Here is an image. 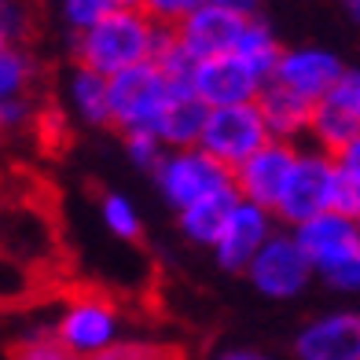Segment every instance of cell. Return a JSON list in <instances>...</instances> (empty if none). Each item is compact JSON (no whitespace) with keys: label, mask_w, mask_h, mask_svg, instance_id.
Instances as JSON below:
<instances>
[{"label":"cell","mask_w":360,"mask_h":360,"mask_svg":"<svg viewBox=\"0 0 360 360\" xmlns=\"http://www.w3.org/2000/svg\"><path fill=\"white\" fill-rule=\"evenodd\" d=\"M8 360H81V356H74L48 327V331H34V335H22L19 342H11Z\"/></svg>","instance_id":"25"},{"label":"cell","mask_w":360,"mask_h":360,"mask_svg":"<svg viewBox=\"0 0 360 360\" xmlns=\"http://www.w3.org/2000/svg\"><path fill=\"white\" fill-rule=\"evenodd\" d=\"M151 176H155L158 195L176 210V214L188 210V206H195L199 199H206V195L224 191V188L236 184V173L228 169L224 162H217L210 151H202V147L169 151Z\"/></svg>","instance_id":"4"},{"label":"cell","mask_w":360,"mask_h":360,"mask_svg":"<svg viewBox=\"0 0 360 360\" xmlns=\"http://www.w3.org/2000/svg\"><path fill=\"white\" fill-rule=\"evenodd\" d=\"M269 81H261L247 63L239 56H214V59H202L195 63L191 70V92L199 100L217 110V107H239V103H257L261 92H265Z\"/></svg>","instance_id":"9"},{"label":"cell","mask_w":360,"mask_h":360,"mask_svg":"<svg viewBox=\"0 0 360 360\" xmlns=\"http://www.w3.org/2000/svg\"><path fill=\"white\" fill-rule=\"evenodd\" d=\"M290 232L298 236V243L305 247L320 280L327 272H335L338 265H346L353 254H360V221L338 214V210H327V214L290 228Z\"/></svg>","instance_id":"14"},{"label":"cell","mask_w":360,"mask_h":360,"mask_svg":"<svg viewBox=\"0 0 360 360\" xmlns=\"http://www.w3.org/2000/svg\"><path fill=\"white\" fill-rule=\"evenodd\" d=\"M206 114L210 107L191 92V85L176 89L173 100L162 114V122L155 129V136L169 147V151H184V147H199L202 140V129H206Z\"/></svg>","instance_id":"19"},{"label":"cell","mask_w":360,"mask_h":360,"mask_svg":"<svg viewBox=\"0 0 360 360\" xmlns=\"http://www.w3.org/2000/svg\"><path fill=\"white\" fill-rule=\"evenodd\" d=\"M52 331L74 356L85 360V356H96L118 342L122 313L103 294H74V298H67L59 305Z\"/></svg>","instance_id":"5"},{"label":"cell","mask_w":360,"mask_h":360,"mask_svg":"<svg viewBox=\"0 0 360 360\" xmlns=\"http://www.w3.org/2000/svg\"><path fill=\"white\" fill-rule=\"evenodd\" d=\"M335 162H338V169H342V173H349V176L360 180V136H356L353 143L342 147V151L335 155Z\"/></svg>","instance_id":"32"},{"label":"cell","mask_w":360,"mask_h":360,"mask_svg":"<svg viewBox=\"0 0 360 360\" xmlns=\"http://www.w3.org/2000/svg\"><path fill=\"white\" fill-rule=\"evenodd\" d=\"M114 4H118V8H143L147 0H114Z\"/></svg>","instance_id":"36"},{"label":"cell","mask_w":360,"mask_h":360,"mask_svg":"<svg viewBox=\"0 0 360 360\" xmlns=\"http://www.w3.org/2000/svg\"><path fill=\"white\" fill-rule=\"evenodd\" d=\"M206 0H147L143 11L151 15L158 26H180L191 11H199Z\"/></svg>","instance_id":"29"},{"label":"cell","mask_w":360,"mask_h":360,"mask_svg":"<svg viewBox=\"0 0 360 360\" xmlns=\"http://www.w3.org/2000/svg\"><path fill=\"white\" fill-rule=\"evenodd\" d=\"M335 210L353 217V221H360V180L342 173V169H338V180H335Z\"/></svg>","instance_id":"30"},{"label":"cell","mask_w":360,"mask_h":360,"mask_svg":"<svg viewBox=\"0 0 360 360\" xmlns=\"http://www.w3.org/2000/svg\"><path fill=\"white\" fill-rule=\"evenodd\" d=\"M56 8H59V22L67 26V34L77 37V34H85V30H92L118 4H114V0H59Z\"/></svg>","instance_id":"26"},{"label":"cell","mask_w":360,"mask_h":360,"mask_svg":"<svg viewBox=\"0 0 360 360\" xmlns=\"http://www.w3.org/2000/svg\"><path fill=\"white\" fill-rule=\"evenodd\" d=\"M37 34V11L26 0H0V41L30 48Z\"/></svg>","instance_id":"24"},{"label":"cell","mask_w":360,"mask_h":360,"mask_svg":"<svg viewBox=\"0 0 360 360\" xmlns=\"http://www.w3.org/2000/svg\"><path fill=\"white\" fill-rule=\"evenodd\" d=\"M166 26H158L143 8H114L85 34L70 37L74 63L103 77H118L133 67H143L158 56Z\"/></svg>","instance_id":"1"},{"label":"cell","mask_w":360,"mask_h":360,"mask_svg":"<svg viewBox=\"0 0 360 360\" xmlns=\"http://www.w3.org/2000/svg\"><path fill=\"white\" fill-rule=\"evenodd\" d=\"M342 11H346V19L360 30V0H342Z\"/></svg>","instance_id":"35"},{"label":"cell","mask_w":360,"mask_h":360,"mask_svg":"<svg viewBox=\"0 0 360 360\" xmlns=\"http://www.w3.org/2000/svg\"><path fill=\"white\" fill-rule=\"evenodd\" d=\"M214 360H276V356L261 353V349H247V346H236V349H224V353H217Z\"/></svg>","instance_id":"34"},{"label":"cell","mask_w":360,"mask_h":360,"mask_svg":"<svg viewBox=\"0 0 360 360\" xmlns=\"http://www.w3.org/2000/svg\"><path fill=\"white\" fill-rule=\"evenodd\" d=\"M349 67L342 63V56H335L331 48H320V44H302V48H287L280 67H276L272 81L283 85L290 92H298L302 100L309 103H320L323 96H331L335 85L342 81Z\"/></svg>","instance_id":"10"},{"label":"cell","mask_w":360,"mask_h":360,"mask_svg":"<svg viewBox=\"0 0 360 360\" xmlns=\"http://www.w3.org/2000/svg\"><path fill=\"white\" fill-rule=\"evenodd\" d=\"M302 143H283V140H269L257 155H250L243 166L236 169V191L247 202H257L276 214V202L290 180V169L298 162Z\"/></svg>","instance_id":"12"},{"label":"cell","mask_w":360,"mask_h":360,"mask_svg":"<svg viewBox=\"0 0 360 360\" xmlns=\"http://www.w3.org/2000/svg\"><path fill=\"white\" fill-rule=\"evenodd\" d=\"M63 103L81 125L110 129V77L70 63V70L63 74Z\"/></svg>","instance_id":"16"},{"label":"cell","mask_w":360,"mask_h":360,"mask_svg":"<svg viewBox=\"0 0 360 360\" xmlns=\"http://www.w3.org/2000/svg\"><path fill=\"white\" fill-rule=\"evenodd\" d=\"M356 136H360V70L349 67L346 74H342V81L335 85V92L323 96V100L316 103L309 143L338 155L342 147L353 143Z\"/></svg>","instance_id":"13"},{"label":"cell","mask_w":360,"mask_h":360,"mask_svg":"<svg viewBox=\"0 0 360 360\" xmlns=\"http://www.w3.org/2000/svg\"><path fill=\"white\" fill-rule=\"evenodd\" d=\"M41 100L37 96H22V100H0V122L4 133H26V129L41 125Z\"/></svg>","instance_id":"28"},{"label":"cell","mask_w":360,"mask_h":360,"mask_svg":"<svg viewBox=\"0 0 360 360\" xmlns=\"http://www.w3.org/2000/svg\"><path fill=\"white\" fill-rule=\"evenodd\" d=\"M85 360H184V349L158 338H118L110 349Z\"/></svg>","instance_id":"23"},{"label":"cell","mask_w":360,"mask_h":360,"mask_svg":"<svg viewBox=\"0 0 360 360\" xmlns=\"http://www.w3.org/2000/svg\"><path fill=\"white\" fill-rule=\"evenodd\" d=\"M210 4H221L228 11L243 15V19H257V11H261V0H210Z\"/></svg>","instance_id":"33"},{"label":"cell","mask_w":360,"mask_h":360,"mask_svg":"<svg viewBox=\"0 0 360 360\" xmlns=\"http://www.w3.org/2000/svg\"><path fill=\"white\" fill-rule=\"evenodd\" d=\"M243 26H247V19L236 11H228L221 4H206L199 11H191L180 26H173V34L176 41L184 44V52L195 59V63H202V59H214V56H228L236 48L239 34H243Z\"/></svg>","instance_id":"15"},{"label":"cell","mask_w":360,"mask_h":360,"mask_svg":"<svg viewBox=\"0 0 360 360\" xmlns=\"http://www.w3.org/2000/svg\"><path fill=\"white\" fill-rule=\"evenodd\" d=\"M100 221L103 228L122 239V243H140L143 239V221H140V210L133 206L129 195H118V191H107L100 195Z\"/></svg>","instance_id":"22"},{"label":"cell","mask_w":360,"mask_h":360,"mask_svg":"<svg viewBox=\"0 0 360 360\" xmlns=\"http://www.w3.org/2000/svg\"><path fill=\"white\" fill-rule=\"evenodd\" d=\"M294 360H360V309H331L294 335Z\"/></svg>","instance_id":"11"},{"label":"cell","mask_w":360,"mask_h":360,"mask_svg":"<svg viewBox=\"0 0 360 360\" xmlns=\"http://www.w3.org/2000/svg\"><path fill=\"white\" fill-rule=\"evenodd\" d=\"M176 89L184 85H176L155 59L110 77V129H118L122 136L155 133Z\"/></svg>","instance_id":"2"},{"label":"cell","mask_w":360,"mask_h":360,"mask_svg":"<svg viewBox=\"0 0 360 360\" xmlns=\"http://www.w3.org/2000/svg\"><path fill=\"white\" fill-rule=\"evenodd\" d=\"M257 107H261V114H265V122H269L272 140L298 143V140H309V133H313L316 103L302 100L298 92H290V89H283V85H276V81H269V85H265V92H261Z\"/></svg>","instance_id":"17"},{"label":"cell","mask_w":360,"mask_h":360,"mask_svg":"<svg viewBox=\"0 0 360 360\" xmlns=\"http://www.w3.org/2000/svg\"><path fill=\"white\" fill-rule=\"evenodd\" d=\"M287 48L280 44V37H276V30L261 19H247V26H243V34L232 48V56H239L247 67L261 77V81H272L276 67H280V59H283Z\"/></svg>","instance_id":"20"},{"label":"cell","mask_w":360,"mask_h":360,"mask_svg":"<svg viewBox=\"0 0 360 360\" xmlns=\"http://www.w3.org/2000/svg\"><path fill=\"white\" fill-rule=\"evenodd\" d=\"M37 81H41V63L34 59L30 48L19 44L0 48V100L37 96Z\"/></svg>","instance_id":"21"},{"label":"cell","mask_w":360,"mask_h":360,"mask_svg":"<svg viewBox=\"0 0 360 360\" xmlns=\"http://www.w3.org/2000/svg\"><path fill=\"white\" fill-rule=\"evenodd\" d=\"M335 180H338L335 155L316 143L302 147L287 188L280 195V202H276V221L283 228H298L305 221L327 214V210H335Z\"/></svg>","instance_id":"3"},{"label":"cell","mask_w":360,"mask_h":360,"mask_svg":"<svg viewBox=\"0 0 360 360\" xmlns=\"http://www.w3.org/2000/svg\"><path fill=\"white\" fill-rule=\"evenodd\" d=\"M269 140H272V133H269V122H265V114H261V107L257 103H239V107H217V110L206 114V129H202L199 147L236 173L243 162L250 155H257Z\"/></svg>","instance_id":"7"},{"label":"cell","mask_w":360,"mask_h":360,"mask_svg":"<svg viewBox=\"0 0 360 360\" xmlns=\"http://www.w3.org/2000/svg\"><path fill=\"white\" fill-rule=\"evenodd\" d=\"M122 143H125L129 162H133L136 169H143V173H155L162 166V158L169 155V147L162 143L155 133H129V136H122Z\"/></svg>","instance_id":"27"},{"label":"cell","mask_w":360,"mask_h":360,"mask_svg":"<svg viewBox=\"0 0 360 360\" xmlns=\"http://www.w3.org/2000/svg\"><path fill=\"white\" fill-rule=\"evenodd\" d=\"M313 261H309L305 247L298 243V236L290 232V228H280L269 243L265 250L254 257V265L247 272V280L254 283L257 294H265L272 302H290L305 294V287L313 283Z\"/></svg>","instance_id":"6"},{"label":"cell","mask_w":360,"mask_h":360,"mask_svg":"<svg viewBox=\"0 0 360 360\" xmlns=\"http://www.w3.org/2000/svg\"><path fill=\"white\" fill-rule=\"evenodd\" d=\"M243 195L232 188H224V191H214V195H206V199H199L195 206L188 210H180L176 221H180V232H184L188 243H195V247H206V250H214V243L221 239L224 232V224L228 217H232V210L239 206Z\"/></svg>","instance_id":"18"},{"label":"cell","mask_w":360,"mask_h":360,"mask_svg":"<svg viewBox=\"0 0 360 360\" xmlns=\"http://www.w3.org/2000/svg\"><path fill=\"white\" fill-rule=\"evenodd\" d=\"M323 283L342 290V294H360V254H353L346 265H338L335 272H327Z\"/></svg>","instance_id":"31"},{"label":"cell","mask_w":360,"mask_h":360,"mask_svg":"<svg viewBox=\"0 0 360 360\" xmlns=\"http://www.w3.org/2000/svg\"><path fill=\"white\" fill-rule=\"evenodd\" d=\"M280 232L276 228V214L265 206H257V202H247V199H239V206L232 210V217H228L224 224V232L221 239L214 243V261H217V269L224 272H250L254 265V257L265 250V243Z\"/></svg>","instance_id":"8"}]
</instances>
